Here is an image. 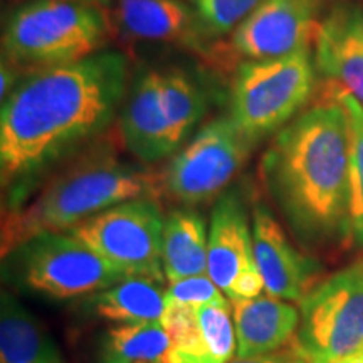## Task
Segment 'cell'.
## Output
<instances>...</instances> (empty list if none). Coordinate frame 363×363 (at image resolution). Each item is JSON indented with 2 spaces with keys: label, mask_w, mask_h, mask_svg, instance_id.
Here are the masks:
<instances>
[{
  "label": "cell",
  "mask_w": 363,
  "mask_h": 363,
  "mask_svg": "<svg viewBox=\"0 0 363 363\" xmlns=\"http://www.w3.org/2000/svg\"><path fill=\"white\" fill-rule=\"evenodd\" d=\"M123 52L27 72L0 108V185L7 211L76 150L108 128L130 86Z\"/></svg>",
  "instance_id": "1"
},
{
  "label": "cell",
  "mask_w": 363,
  "mask_h": 363,
  "mask_svg": "<svg viewBox=\"0 0 363 363\" xmlns=\"http://www.w3.org/2000/svg\"><path fill=\"white\" fill-rule=\"evenodd\" d=\"M348 120L328 83L276 133L261 160L267 192L301 244L352 242Z\"/></svg>",
  "instance_id": "2"
},
{
  "label": "cell",
  "mask_w": 363,
  "mask_h": 363,
  "mask_svg": "<svg viewBox=\"0 0 363 363\" xmlns=\"http://www.w3.org/2000/svg\"><path fill=\"white\" fill-rule=\"evenodd\" d=\"M160 192V175L123 162L111 148L94 150L45 184L22 206L4 214L2 257L44 233H62L131 199Z\"/></svg>",
  "instance_id": "3"
},
{
  "label": "cell",
  "mask_w": 363,
  "mask_h": 363,
  "mask_svg": "<svg viewBox=\"0 0 363 363\" xmlns=\"http://www.w3.org/2000/svg\"><path fill=\"white\" fill-rule=\"evenodd\" d=\"M111 34L104 7L79 0H30L9 13L2 59L27 72L79 62L103 51Z\"/></svg>",
  "instance_id": "4"
},
{
  "label": "cell",
  "mask_w": 363,
  "mask_h": 363,
  "mask_svg": "<svg viewBox=\"0 0 363 363\" xmlns=\"http://www.w3.org/2000/svg\"><path fill=\"white\" fill-rule=\"evenodd\" d=\"M316 71L311 48L279 57L242 61L230 84L229 116L259 143L305 110L315 93Z\"/></svg>",
  "instance_id": "5"
},
{
  "label": "cell",
  "mask_w": 363,
  "mask_h": 363,
  "mask_svg": "<svg viewBox=\"0 0 363 363\" xmlns=\"http://www.w3.org/2000/svg\"><path fill=\"white\" fill-rule=\"evenodd\" d=\"M2 259L12 284L57 301L93 296L128 278L66 230L35 235Z\"/></svg>",
  "instance_id": "6"
},
{
  "label": "cell",
  "mask_w": 363,
  "mask_h": 363,
  "mask_svg": "<svg viewBox=\"0 0 363 363\" xmlns=\"http://www.w3.org/2000/svg\"><path fill=\"white\" fill-rule=\"evenodd\" d=\"M296 342L310 363H340L363 350V259L318 283L299 301Z\"/></svg>",
  "instance_id": "7"
},
{
  "label": "cell",
  "mask_w": 363,
  "mask_h": 363,
  "mask_svg": "<svg viewBox=\"0 0 363 363\" xmlns=\"http://www.w3.org/2000/svg\"><path fill=\"white\" fill-rule=\"evenodd\" d=\"M256 145L229 115L216 118L172 157L160 174V190L185 207L219 199Z\"/></svg>",
  "instance_id": "8"
},
{
  "label": "cell",
  "mask_w": 363,
  "mask_h": 363,
  "mask_svg": "<svg viewBox=\"0 0 363 363\" xmlns=\"http://www.w3.org/2000/svg\"><path fill=\"white\" fill-rule=\"evenodd\" d=\"M163 216L155 195L131 199L89 217L69 233L126 276L163 283Z\"/></svg>",
  "instance_id": "9"
},
{
  "label": "cell",
  "mask_w": 363,
  "mask_h": 363,
  "mask_svg": "<svg viewBox=\"0 0 363 363\" xmlns=\"http://www.w3.org/2000/svg\"><path fill=\"white\" fill-rule=\"evenodd\" d=\"M208 276L229 299L264 291L252 247V216L238 189L217 199L208 222Z\"/></svg>",
  "instance_id": "10"
},
{
  "label": "cell",
  "mask_w": 363,
  "mask_h": 363,
  "mask_svg": "<svg viewBox=\"0 0 363 363\" xmlns=\"http://www.w3.org/2000/svg\"><path fill=\"white\" fill-rule=\"evenodd\" d=\"M325 0H266L230 34L225 52L256 61L311 48Z\"/></svg>",
  "instance_id": "11"
},
{
  "label": "cell",
  "mask_w": 363,
  "mask_h": 363,
  "mask_svg": "<svg viewBox=\"0 0 363 363\" xmlns=\"http://www.w3.org/2000/svg\"><path fill=\"white\" fill-rule=\"evenodd\" d=\"M113 21L130 39L179 45L207 57L219 54L217 38L184 0H116Z\"/></svg>",
  "instance_id": "12"
},
{
  "label": "cell",
  "mask_w": 363,
  "mask_h": 363,
  "mask_svg": "<svg viewBox=\"0 0 363 363\" xmlns=\"http://www.w3.org/2000/svg\"><path fill=\"white\" fill-rule=\"evenodd\" d=\"M162 325L170 337L163 363H230L235 355L233 305L167 303Z\"/></svg>",
  "instance_id": "13"
},
{
  "label": "cell",
  "mask_w": 363,
  "mask_h": 363,
  "mask_svg": "<svg viewBox=\"0 0 363 363\" xmlns=\"http://www.w3.org/2000/svg\"><path fill=\"white\" fill-rule=\"evenodd\" d=\"M252 216V247L264 279V291L284 301H301L315 288L320 266L289 242L269 207L256 203Z\"/></svg>",
  "instance_id": "14"
},
{
  "label": "cell",
  "mask_w": 363,
  "mask_h": 363,
  "mask_svg": "<svg viewBox=\"0 0 363 363\" xmlns=\"http://www.w3.org/2000/svg\"><path fill=\"white\" fill-rule=\"evenodd\" d=\"M120 108V138L136 160L160 162L179 150L162 106V69L138 72Z\"/></svg>",
  "instance_id": "15"
},
{
  "label": "cell",
  "mask_w": 363,
  "mask_h": 363,
  "mask_svg": "<svg viewBox=\"0 0 363 363\" xmlns=\"http://www.w3.org/2000/svg\"><path fill=\"white\" fill-rule=\"evenodd\" d=\"M315 65L328 81L343 86L363 104V9L338 2L321 19Z\"/></svg>",
  "instance_id": "16"
},
{
  "label": "cell",
  "mask_w": 363,
  "mask_h": 363,
  "mask_svg": "<svg viewBox=\"0 0 363 363\" xmlns=\"http://www.w3.org/2000/svg\"><path fill=\"white\" fill-rule=\"evenodd\" d=\"M235 328V357L254 358L278 352L296 338L299 310L289 301L261 294L230 299Z\"/></svg>",
  "instance_id": "17"
},
{
  "label": "cell",
  "mask_w": 363,
  "mask_h": 363,
  "mask_svg": "<svg viewBox=\"0 0 363 363\" xmlns=\"http://www.w3.org/2000/svg\"><path fill=\"white\" fill-rule=\"evenodd\" d=\"M162 259L169 283L208 274V230L201 212L182 207L165 217Z\"/></svg>",
  "instance_id": "18"
},
{
  "label": "cell",
  "mask_w": 363,
  "mask_h": 363,
  "mask_svg": "<svg viewBox=\"0 0 363 363\" xmlns=\"http://www.w3.org/2000/svg\"><path fill=\"white\" fill-rule=\"evenodd\" d=\"M0 363H67L57 343L17 298H0Z\"/></svg>",
  "instance_id": "19"
},
{
  "label": "cell",
  "mask_w": 363,
  "mask_h": 363,
  "mask_svg": "<svg viewBox=\"0 0 363 363\" xmlns=\"http://www.w3.org/2000/svg\"><path fill=\"white\" fill-rule=\"evenodd\" d=\"M165 308L167 291L160 281L138 276H128L93 294L88 303L89 313L118 325L162 321Z\"/></svg>",
  "instance_id": "20"
},
{
  "label": "cell",
  "mask_w": 363,
  "mask_h": 363,
  "mask_svg": "<svg viewBox=\"0 0 363 363\" xmlns=\"http://www.w3.org/2000/svg\"><path fill=\"white\" fill-rule=\"evenodd\" d=\"M162 106L172 136L180 147L206 116L207 91L189 71L167 67L162 69Z\"/></svg>",
  "instance_id": "21"
},
{
  "label": "cell",
  "mask_w": 363,
  "mask_h": 363,
  "mask_svg": "<svg viewBox=\"0 0 363 363\" xmlns=\"http://www.w3.org/2000/svg\"><path fill=\"white\" fill-rule=\"evenodd\" d=\"M170 345L162 321L116 325L103 335L98 363H163Z\"/></svg>",
  "instance_id": "22"
},
{
  "label": "cell",
  "mask_w": 363,
  "mask_h": 363,
  "mask_svg": "<svg viewBox=\"0 0 363 363\" xmlns=\"http://www.w3.org/2000/svg\"><path fill=\"white\" fill-rule=\"evenodd\" d=\"M335 98L347 113L348 155H350V194H352V242L363 247V104L343 86L326 81Z\"/></svg>",
  "instance_id": "23"
},
{
  "label": "cell",
  "mask_w": 363,
  "mask_h": 363,
  "mask_svg": "<svg viewBox=\"0 0 363 363\" xmlns=\"http://www.w3.org/2000/svg\"><path fill=\"white\" fill-rule=\"evenodd\" d=\"M195 11L214 38L233 34L266 0H192Z\"/></svg>",
  "instance_id": "24"
},
{
  "label": "cell",
  "mask_w": 363,
  "mask_h": 363,
  "mask_svg": "<svg viewBox=\"0 0 363 363\" xmlns=\"http://www.w3.org/2000/svg\"><path fill=\"white\" fill-rule=\"evenodd\" d=\"M167 303L185 306L229 305V299L208 274H199L170 283L167 289Z\"/></svg>",
  "instance_id": "25"
},
{
  "label": "cell",
  "mask_w": 363,
  "mask_h": 363,
  "mask_svg": "<svg viewBox=\"0 0 363 363\" xmlns=\"http://www.w3.org/2000/svg\"><path fill=\"white\" fill-rule=\"evenodd\" d=\"M230 363H310L305 353L301 352L296 338L291 343L286 345L284 348H281L278 352L267 353L262 357H254V358H235Z\"/></svg>",
  "instance_id": "26"
},
{
  "label": "cell",
  "mask_w": 363,
  "mask_h": 363,
  "mask_svg": "<svg viewBox=\"0 0 363 363\" xmlns=\"http://www.w3.org/2000/svg\"><path fill=\"white\" fill-rule=\"evenodd\" d=\"M26 74L27 72L21 69L19 66L7 61V59H2V67H0V96H2V99H6L17 88V84L21 83Z\"/></svg>",
  "instance_id": "27"
},
{
  "label": "cell",
  "mask_w": 363,
  "mask_h": 363,
  "mask_svg": "<svg viewBox=\"0 0 363 363\" xmlns=\"http://www.w3.org/2000/svg\"><path fill=\"white\" fill-rule=\"evenodd\" d=\"M79 2L93 4V6H99V7H108V6H111L115 0H79Z\"/></svg>",
  "instance_id": "28"
},
{
  "label": "cell",
  "mask_w": 363,
  "mask_h": 363,
  "mask_svg": "<svg viewBox=\"0 0 363 363\" xmlns=\"http://www.w3.org/2000/svg\"><path fill=\"white\" fill-rule=\"evenodd\" d=\"M340 363H363V350H362V352H358V353H355V355H352V357L345 358V360H343V362H340Z\"/></svg>",
  "instance_id": "29"
}]
</instances>
